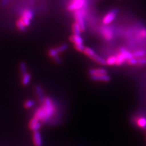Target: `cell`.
<instances>
[{
	"label": "cell",
	"mask_w": 146,
	"mask_h": 146,
	"mask_svg": "<svg viewBox=\"0 0 146 146\" xmlns=\"http://www.w3.org/2000/svg\"><path fill=\"white\" fill-rule=\"evenodd\" d=\"M70 40L71 42L75 44H83L84 40L83 38H82L80 35H77L73 34L71 36H70Z\"/></svg>",
	"instance_id": "8fae6325"
},
{
	"label": "cell",
	"mask_w": 146,
	"mask_h": 146,
	"mask_svg": "<svg viewBox=\"0 0 146 146\" xmlns=\"http://www.w3.org/2000/svg\"><path fill=\"white\" fill-rule=\"evenodd\" d=\"M35 104V102L34 100H27V101H26L25 104V107L26 108H32Z\"/></svg>",
	"instance_id": "484cf974"
},
{
	"label": "cell",
	"mask_w": 146,
	"mask_h": 146,
	"mask_svg": "<svg viewBox=\"0 0 146 146\" xmlns=\"http://www.w3.org/2000/svg\"><path fill=\"white\" fill-rule=\"evenodd\" d=\"M72 31L74 35H80L82 31L79 26L77 23H74L72 25Z\"/></svg>",
	"instance_id": "e0dca14e"
},
{
	"label": "cell",
	"mask_w": 146,
	"mask_h": 146,
	"mask_svg": "<svg viewBox=\"0 0 146 146\" xmlns=\"http://www.w3.org/2000/svg\"><path fill=\"white\" fill-rule=\"evenodd\" d=\"M116 57L111 56L109 57L106 60V64L108 65H114L116 64Z\"/></svg>",
	"instance_id": "ffe728a7"
},
{
	"label": "cell",
	"mask_w": 146,
	"mask_h": 146,
	"mask_svg": "<svg viewBox=\"0 0 146 146\" xmlns=\"http://www.w3.org/2000/svg\"><path fill=\"white\" fill-rule=\"evenodd\" d=\"M139 35L143 38H146V29H141L140 31Z\"/></svg>",
	"instance_id": "f546056e"
},
{
	"label": "cell",
	"mask_w": 146,
	"mask_h": 146,
	"mask_svg": "<svg viewBox=\"0 0 146 146\" xmlns=\"http://www.w3.org/2000/svg\"><path fill=\"white\" fill-rule=\"evenodd\" d=\"M35 90L36 91V95H37V96L40 100V101L41 102H43L44 100V95H43V90L41 88V86L40 85H36L35 87Z\"/></svg>",
	"instance_id": "7c38bea8"
},
{
	"label": "cell",
	"mask_w": 146,
	"mask_h": 146,
	"mask_svg": "<svg viewBox=\"0 0 146 146\" xmlns=\"http://www.w3.org/2000/svg\"><path fill=\"white\" fill-rule=\"evenodd\" d=\"M55 107L52 100L48 98H45L42 106L36 110L34 117L40 121L46 122L48 121L54 114Z\"/></svg>",
	"instance_id": "6da1fadb"
},
{
	"label": "cell",
	"mask_w": 146,
	"mask_h": 146,
	"mask_svg": "<svg viewBox=\"0 0 146 146\" xmlns=\"http://www.w3.org/2000/svg\"><path fill=\"white\" fill-rule=\"evenodd\" d=\"M85 46L83 44H75V48L77 51L79 52H84Z\"/></svg>",
	"instance_id": "83f0119b"
},
{
	"label": "cell",
	"mask_w": 146,
	"mask_h": 146,
	"mask_svg": "<svg viewBox=\"0 0 146 146\" xmlns=\"http://www.w3.org/2000/svg\"><path fill=\"white\" fill-rule=\"evenodd\" d=\"M33 141H34V144H35V146L42 145V137H41V134L38 130L34 131Z\"/></svg>",
	"instance_id": "52a82bcc"
},
{
	"label": "cell",
	"mask_w": 146,
	"mask_h": 146,
	"mask_svg": "<svg viewBox=\"0 0 146 146\" xmlns=\"http://www.w3.org/2000/svg\"><path fill=\"white\" fill-rule=\"evenodd\" d=\"M68 46L66 44H63L60 46H59L58 47L56 48V49L57 50V52L59 54V53L62 52L63 51H65L66 50L68 49Z\"/></svg>",
	"instance_id": "cb8c5ba5"
},
{
	"label": "cell",
	"mask_w": 146,
	"mask_h": 146,
	"mask_svg": "<svg viewBox=\"0 0 146 146\" xmlns=\"http://www.w3.org/2000/svg\"><path fill=\"white\" fill-rule=\"evenodd\" d=\"M102 35L107 40H110L113 38V33L112 31L108 28V27H105L102 31Z\"/></svg>",
	"instance_id": "ba28073f"
},
{
	"label": "cell",
	"mask_w": 146,
	"mask_h": 146,
	"mask_svg": "<svg viewBox=\"0 0 146 146\" xmlns=\"http://www.w3.org/2000/svg\"><path fill=\"white\" fill-rule=\"evenodd\" d=\"M58 52L57 51V50L56 48H52L51 49H49V56L52 57V58H54V57H56L57 56H58Z\"/></svg>",
	"instance_id": "d4e9b609"
},
{
	"label": "cell",
	"mask_w": 146,
	"mask_h": 146,
	"mask_svg": "<svg viewBox=\"0 0 146 146\" xmlns=\"http://www.w3.org/2000/svg\"><path fill=\"white\" fill-rule=\"evenodd\" d=\"M84 52L86 55V56H88L90 58L93 57L94 55L96 54L94 50L93 49L90 48H88V47H85V48Z\"/></svg>",
	"instance_id": "ac0fdd59"
},
{
	"label": "cell",
	"mask_w": 146,
	"mask_h": 146,
	"mask_svg": "<svg viewBox=\"0 0 146 146\" xmlns=\"http://www.w3.org/2000/svg\"><path fill=\"white\" fill-rule=\"evenodd\" d=\"M118 12L117 9H113V10L108 12L103 18L102 23L105 25H108L115 19Z\"/></svg>",
	"instance_id": "277c9868"
},
{
	"label": "cell",
	"mask_w": 146,
	"mask_h": 146,
	"mask_svg": "<svg viewBox=\"0 0 146 146\" xmlns=\"http://www.w3.org/2000/svg\"><path fill=\"white\" fill-rule=\"evenodd\" d=\"M126 60V59L125 58L124 56L123 55L120 53L117 55V56L116 57V65H121L122 64L124 63L125 61Z\"/></svg>",
	"instance_id": "2e32d148"
},
{
	"label": "cell",
	"mask_w": 146,
	"mask_h": 146,
	"mask_svg": "<svg viewBox=\"0 0 146 146\" xmlns=\"http://www.w3.org/2000/svg\"><path fill=\"white\" fill-rule=\"evenodd\" d=\"M29 127L34 131H38L41 127V123L38 119L34 117L29 122Z\"/></svg>",
	"instance_id": "8992f818"
},
{
	"label": "cell",
	"mask_w": 146,
	"mask_h": 146,
	"mask_svg": "<svg viewBox=\"0 0 146 146\" xmlns=\"http://www.w3.org/2000/svg\"><path fill=\"white\" fill-rule=\"evenodd\" d=\"M21 17L27 18V19L31 21L34 17V13L30 9H25L22 12Z\"/></svg>",
	"instance_id": "9c48e42d"
},
{
	"label": "cell",
	"mask_w": 146,
	"mask_h": 146,
	"mask_svg": "<svg viewBox=\"0 0 146 146\" xmlns=\"http://www.w3.org/2000/svg\"><path fill=\"white\" fill-rule=\"evenodd\" d=\"M133 56L135 58H140L143 57L145 55V52L144 50H139V51H136L134 52L133 54Z\"/></svg>",
	"instance_id": "44dd1931"
},
{
	"label": "cell",
	"mask_w": 146,
	"mask_h": 146,
	"mask_svg": "<svg viewBox=\"0 0 146 146\" xmlns=\"http://www.w3.org/2000/svg\"><path fill=\"white\" fill-rule=\"evenodd\" d=\"M16 25H17V28L20 30V31L22 32V33H23V32H25L26 31V27L24 25L23 23V22L21 21L20 19L18 20L17 21Z\"/></svg>",
	"instance_id": "d6986e66"
},
{
	"label": "cell",
	"mask_w": 146,
	"mask_h": 146,
	"mask_svg": "<svg viewBox=\"0 0 146 146\" xmlns=\"http://www.w3.org/2000/svg\"><path fill=\"white\" fill-rule=\"evenodd\" d=\"M138 126L143 128V129H146V119L145 117H141L138 120L137 122Z\"/></svg>",
	"instance_id": "7402d4cb"
},
{
	"label": "cell",
	"mask_w": 146,
	"mask_h": 146,
	"mask_svg": "<svg viewBox=\"0 0 146 146\" xmlns=\"http://www.w3.org/2000/svg\"><path fill=\"white\" fill-rule=\"evenodd\" d=\"M53 59H54V60L57 63H58V64H60V63H61V62H62V60H61V58L59 57L58 56H56V57H54V58H53Z\"/></svg>",
	"instance_id": "4dcf8cb0"
},
{
	"label": "cell",
	"mask_w": 146,
	"mask_h": 146,
	"mask_svg": "<svg viewBox=\"0 0 146 146\" xmlns=\"http://www.w3.org/2000/svg\"><path fill=\"white\" fill-rule=\"evenodd\" d=\"M127 62L129 64V65H137V58L133 57L129 59V60H127Z\"/></svg>",
	"instance_id": "f1b7e54d"
},
{
	"label": "cell",
	"mask_w": 146,
	"mask_h": 146,
	"mask_svg": "<svg viewBox=\"0 0 146 146\" xmlns=\"http://www.w3.org/2000/svg\"><path fill=\"white\" fill-rule=\"evenodd\" d=\"M91 79L94 81H99V82H108L110 81L111 78L108 75L106 74H100V75H94L91 76Z\"/></svg>",
	"instance_id": "5b68a950"
},
{
	"label": "cell",
	"mask_w": 146,
	"mask_h": 146,
	"mask_svg": "<svg viewBox=\"0 0 146 146\" xmlns=\"http://www.w3.org/2000/svg\"><path fill=\"white\" fill-rule=\"evenodd\" d=\"M119 51H120V53H121L123 55V56H124V57H125L126 60H129V59H130L132 57H133L132 53H131L129 51H127V50L124 48H119Z\"/></svg>",
	"instance_id": "9a60e30c"
},
{
	"label": "cell",
	"mask_w": 146,
	"mask_h": 146,
	"mask_svg": "<svg viewBox=\"0 0 146 146\" xmlns=\"http://www.w3.org/2000/svg\"><path fill=\"white\" fill-rule=\"evenodd\" d=\"M91 58L93 59V60L94 61H95L96 62H97V63L100 64V65H107V64H106V60H105L104 58L98 56V55H97L96 54L94 56L91 57Z\"/></svg>",
	"instance_id": "4fadbf2b"
},
{
	"label": "cell",
	"mask_w": 146,
	"mask_h": 146,
	"mask_svg": "<svg viewBox=\"0 0 146 146\" xmlns=\"http://www.w3.org/2000/svg\"><path fill=\"white\" fill-rule=\"evenodd\" d=\"M22 80H21V83L23 85H27L29 84V82L31 79V76L30 73L26 72V74L22 76Z\"/></svg>",
	"instance_id": "5bb4252c"
},
{
	"label": "cell",
	"mask_w": 146,
	"mask_h": 146,
	"mask_svg": "<svg viewBox=\"0 0 146 146\" xmlns=\"http://www.w3.org/2000/svg\"><path fill=\"white\" fill-rule=\"evenodd\" d=\"M10 0H2L1 1V5L2 6H6V4L9 2Z\"/></svg>",
	"instance_id": "1f68e13d"
},
{
	"label": "cell",
	"mask_w": 146,
	"mask_h": 146,
	"mask_svg": "<svg viewBox=\"0 0 146 146\" xmlns=\"http://www.w3.org/2000/svg\"><path fill=\"white\" fill-rule=\"evenodd\" d=\"M137 58V65H144L146 64V58L143 57L136 58Z\"/></svg>",
	"instance_id": "4316f807"
},
{
	"label": "cell",
	"mask_w": 146,
	"mask_h": 146,
	"mask_svg": "<svg viewBox=\"0 0 146 146\" xmlns=\"http://www.w3.org/2000/svg\"><path fill=\"white\" fill-rule=\"evenodd\" d=\"M86 3V0H71L68 6V9L70 11H76L84 7Z\"/></svg>",
	"instance_id": "3957f363"
},
{
	"label": "cell",
	"mask_w": 146,
	"mask_h": 146,
	"mask_svg": "<svg viewBox=\"0 0 146 146\" xmlns=\"http://www.w3.org/2000/svg\"><path fill=\"white\" fill-rule=\"evenodd\" d=\"M20 70L22 76L27 72V66L25 62H21L20 63Z\"/></svg>",
	"instance_id": "603a6c76"
},
{
	"label": "cell",
	"mask_w": 146,
	"mask_h": 146,
	"mask_svg": "<svg viewBox=\"0 0 146 146\" xmlns=\"http://www.w3.org/2000/svg\"><path fill=\"white\" fill-rule=\"evenodd\" d=\"M89 73L91 76L106 74H107V70L104 68H98V69H91L89 71Z\"/></svg>",
	"instance_id": "30bf717a"
},
{
	"label": "cell",
	"mask_w": 146,
	"mask_h": 146,
	"mask_svg": "<svg viewBox=\"0 0 146 146\" xmlns=\"http://www.w3.org/2000/svg\"><path fill=\"white\" fill-rule=\"evenodd\" d=\"M84 15H85V12H84V7L75 11L74 17L76 21V23H77L79 26L81 31H85L86 29L85 23L84 20Z\"/></svg>",
	"instance_id": "7a4b0ae2"
}]
</instances>
